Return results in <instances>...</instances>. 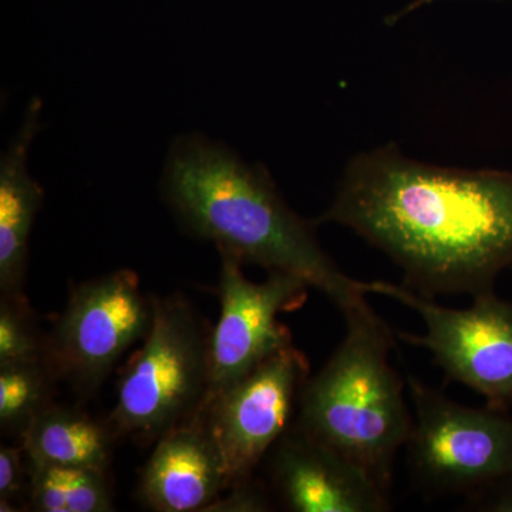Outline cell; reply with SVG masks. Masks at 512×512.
Masks as SVG:
<instances>
[{
    "instance_id": "cell-1",
    "label": "cell",
    "mask_w": 512,
    "mask_h": 512,
    "mask_svg": "<svg viewBox=\"0 0 512 512\" xmlns=\"http://www.w3.org/2000/svg\"><path fill=\"white\" fill-rule=\"evenodd\" d=\"M315 224L355 231L437 298L494 291L512 266V173L437 167L397 147L357 154Z\"/></svg>"
},
{
    "instance_id": "cell-2",
    "label": "cell",
    "mask_w": 512,
    "mask_h": 512,
    "mask_svg": "<svg viewBox=\"0 0 512 512\" xmlns=\"http://www.w3.org/2000/svg\"><path fill=\"white\" fill-rule=\"evenodd\" d=\"M165 200L184 227L268 272H285L318 289L345 316L373 311L362 281L343 274L315 234V222L286 204L261 164H249L202 136L175 141L164 173Z\"/></svg>"
},
{
    "instance_id": "cell-3",
    "label": "cell",
    "mask_w": 512,
    "mask_h": 512,
    "mask_svg": "<svg viewBox=\"0 0 512 512\" xmlns=\"http://www.w3.org/2000/svg\"><path fill=\"white\" fill-rule=\"evenodd\" d=\"M346 325L328 362L303 383L295 423L362 467L390 495L394 461L413 427L402 377L390 365L394 333L375 311Z\"/></svg>"
},
{
    "instance_id": "cell-4",
    "label": "cell",
    "mask_w": 512,
    "mask_h": 512,
    "mask_svg": "<svg viewBox=\"0 0 512 512\" xmlns=\"http://www.w3.org/2000/svg\"><path fill=\"white\" fill-rule=\"evenodd\" d=\"M153 299V322L128 362L109 419L117 436L157 441L201 412L210 392V338L181 296Z\"/></svg>"
},
{
    "instance_id": "cell-5",
    "label": "cell",
    "mask_w": 512,
    "mask_h": 512,
    "mask_svg": "<svg viewBox=\"0 0 512 512\" xmlns=\"http://www.w3.org/2000/svg\"><path fill=\"white\" fill-rule=\"evenodd\" d=\"M413 427L406 447L426 490L466 494L512 477V419L497 407H468L407 377Z\"/></svg>"
},
{
    "instance_id": "cell-6",
    "label": "cell",
    "mask_w": 512,
    "mask_h": 512,
    "mask_svg": "<svg viewBox=\"0 0 512 512\" xmlns=\"http://www.w3.org/2000/svg\"><path fill=\"white\" fill-rule=\"evenodd\" d=\"M366 293L386 296L412 309L426 332L399 333L397 338L426 349L454 382L470 387L488 406H512V302L493 292L474 296L470 308H447L436 298L404 285L362 282Z\"/></svg>"
},
{
    "instance_id": "cell-7",
    "label": "cell",
    "mask_w": 512,
    "mask_h": 512,
    "mask_svg": "<svg viewBox=\"0 0 512 512\" xmlns=\"http://www.w3.org/2000/svg\"><path fill=\"white\" fill-rule=\"evenodd\" d=\"M151 322L153 299L130 269L74 285L46 336L47 363L57 379L87 396L100 389L131 346L146 338Z\"/></svg>"
},
{
    "instance_id": "cell-8",
    "label": "cell",
    "mask_w": 512,
    "mask_h": 512,
    "mask_svg": "<svg viewBox=\"0 0 512 512\" xmlns=\"http://www.w3.org/2000/svg\"><path fill=\"white\" fill-rule=\"evenodd\" d=\"M309 362L295 345L208 397L201 414L224 461L228 488L251 480L255 468L291 426Z\"/></svg>"
},
{
    "instance_id": "cell-9",
    "label": "cell",
    "mask_w": 512,
    "mask_h": 512,
    "mask_svg": "<svg viewBox=\"0 0 512 512\" xmlns=\"http://www.w3.org/2000/svg\"><path fill=\"white\" fill-rule=\"evenodd\" d=\"M221 261V312L210 338L208 397L293 343L291 330L279 322V315L301 308L311 288L285 272H269L265 281L252 282L235 256L221 254Z\"/></svg>"
},
{
    "instance_id": "cell-10",
    "label": "cell",
    "mask_w": 512,
    "mask_h": 512,
    "mask_svg": "<svg viewBox=\"0 0 512 512\" xmlns=\"http://www.w3.org/2000/svg\"><path fill=\"white\" fill-rule=\"evenodd\" d=\"M272 487L293 512H386L384 493L362 467L293 423L268 453Z\"/></svg>"
},
{
    "instance_id": "cell-11",
    "label": "cell",
    "mask_w": 512,
    "mask_h": 512,
    "mask_svg": "<svg viewBox=\"0 0 512 512\" xmlns=\"http://www.w3.org/2000/svg\"><path fill=\"white\" fill-rule=\"evenodd\" d=\"M225 490L224 461L201 413L161 436L141 473V500L154 511H207Z\"/></svg>"
},
{
    "instance_id": "cell-12",
    "label": "cell",
    "mask_w": 512,
    "mask_h": 512,
    "mask_svg": "<svg viewBox=\"0 0 512 512\" xmlns=\"http://www.w3.org/2000/svg\"><path fill=\"white\" fill-rule=\"evenodd\" d=\"M39 100L30 104L25 123L0 163V295H20L26 281L29 239L43 190L29 173L30 144L39 131Z\"/></svg>"
},
{
    "instance_id": "cell-13",
    "label": "cell",
    "mask_w": 512,
    "mask_h": 512,
    "mask_svg": "<svg viewBox=\"0 0 512 512\" xmlns=\"http://www.w3.org/2000/svg\"><path fill=\"white\" fill-rule=\"evenodd\" d=\"M110 424L53 403L23 434L20 444L29 463L109 470L113 440Z\"/></svg>"
},
{
    "instance_id": "cell-14",
    "label": "cell",
    "mask_w": 512,
    "mask_h": 512,
    "mask_svg": "<svg viewBox=\"0 0 512 512\" xmlns=\"http://www.w3.org/2000/svg\"><path fill=\"white\" fill-rule=\"evenodd\" d=\"M28 500L39 512L114 511L106 471L29 463Z\"/></svg>"
},
{
    "instance_id": "cell-15",
    "label": "cell",
    "mask_w": 512,
    "mask_h": 512,
    "mask_svg": "<svg viewBox=\"0 0 512 512\" xmlns=\"http://www.w3.org/2000/svg\"><path fill=\"white\" fill-rule=\"evenodd\" d=\"M59 382L47 360L0 365V427L22 440L40 413L53 404Z\"/></svg>"
},
{
    "instance_id": "cell-16",
    "label": "cell",
    "mask_w": 512,
    "mask_h": 512,
    "mask_svg": "<svg viewBox=\"0 0 512 512\" xmlns=\"http://www.w3.org/2000/svg\"><path fill=\"white\" fill-rule=\"evenodd\" d=\"M46 336L25 293L0 298V365L47 360Z\"/></svg>"
},
{
    "instance_id": "cell-17",
    "label": "cell",
    "mask_w": 512,
    "mask_h": 512,
    "mask_svg": "<svg viewBox=\"0 0 512 512\" xmlns=\"http://www.w3.org/2000/svg\"><path fill=\"white\" fill-rule=\"evenodd\" d=\"M28 494L29 467L22 444L0 447V511H18Z\"/></svg>"
},
{
    "instance_id": "cell-18",
    "label": "cell",
    "mask_w": 512,
    "mask_h": 512,
    "mask_svg": "<svg viewBox=\"0 0 512 512\" xmlns=\"http://www.w3.org/2000/svg\"><path fill=\"white\" fill-rule=\"evenodd\" d=\"M231 494L218 498L208 507L211 512H264L272 510L271 498L264 488L252 484L251 480L229 488Z\"/></svg>"
},
{
    "instance_id": "cell-19",
    "label": "cell",
    "mask_w": 512,
    "mask_h": 512,
    "mask_svg": "<svg viewBox=\"0 0 512 512\" xmlns=\"http://www.w3.org/2000/svg\"><path fill=\"white\" fill-rule=\"evenodd\" d=\"M505 483H507V485H505L500 493L495 495L493 501L488 505L487 510L495 512H512V477L507 478Z\"/></svg>"
},
{
    "instance_id": "cell-20",
    "label": "cell",
    "mask_w": 512,
    "mask_h": 512,
    "mask_svg": "<svg viewBox=\"0 0 512 512\" xmlns=\"http://www.w3.org/2000/svg\"><path fill=\"white\" fill-rule=\"evenodd\" d=\"M436 2V0H412L409 5L404 6L402 10L399 12L393 13L389 19L386 20L387 25H396L399 20L406 18L410 13L416 12L417 9L423 8V6L431 5V3Z\"/></svg>"
}]
</instances>
